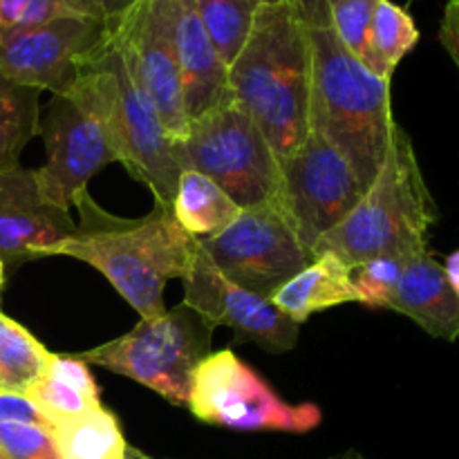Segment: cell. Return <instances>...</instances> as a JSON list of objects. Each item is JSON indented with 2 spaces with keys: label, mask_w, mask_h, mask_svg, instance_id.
<instances>
[{
  "label": "cell",
  "mask_w": 459,
  "mask_h": 459,
  "mask_svg": "<svg viewBox=\"0 0 459 459\" xmlns=\"http://www.w3.org/2000/svg\"><path fill=\"white\" fill-rule=\"evenodd\" d=\"M79 224L56 249L97 269L117 294L139 314L155 318L166 312L164 290L186 276L197 240L175 220L173 209L155 204L143 218H117L97 204L88 191L74 200Z\"/></svg>",
  "instance_id": "6da1fadb"
},
{
  "label": "cell",
  "mask_w": 459,
  "mask_h": 459,
  "mask_svg": "<svg viewBox=\"0 0 459 459\" xmlns=\"http://www.w3.org/2000/svg\"><path fill=\"white\" fill-rule=\"evenodd\" d=\"M227 88L254 117L281 164L307 139L312 52L307 25L290 0L255 9L249 34L227 67Z\"/></svg>",
  "instance_id": "7a4b0ae2"
},
{
  "label": "cell",
  "mask_w": 459,
  "mask_h": 459,
  "mask_svg": "<svg viewBox=\"0 0 459 459\" xmlns=\"http://www.w3.org/2000/svg\"><path fill=\"white\" fill-rule=\"evenodd\" d=\"M312 97L309 130L348 160L361 186L370 188L394 133L393 81L368 70L336 39L332 27H309Z\"/></svg>",
  "instance_id": "3957f363"
},
{
  "label": "cell",
  "mask_w": 459,
  "mask_h": 459,
  "mask_svg": "<svg viewBox=\"0 0 459 459\" xmlns=\"http://www.w3.org/2000/svg\"><path fill=\"white\" fill-rule=\"evenodd\" d=\"M65 94L101 119L119 161L130 178L151 188L155 204H173L182 175L175 160V142L134 79L108 22L97 48L79 61V76Z\"/></svg>",
  "instance_id": "277c9868"
},
{
  "label": "cell",
  "mask_w": 459,
  "mask_h": 459,
  "mask_svg": "<svg viewBox=\"0 0 459 459\" xmlns=\"http://www.w3.org/2000/svg\"><path fill=\"white\" fill-rule=\"evenodd\" d=\"M437 204L421 173L412 139L394 126L390 151L375 182L348 218L314 245L312 254H336L350 267L372 258H411L429 251Z\"/></svg>",
  "instance_id": "5b68a950"
},
{
  "label": "cell",
  "mask_w": 459,
  "mask_h": 459,
  "mask_svg": "<svg viewBox=\"0 0 459 459\" xmlns=\"http://www.w3.org/2000/svg\"><path fill=\"white\" fill-rule=\"evenodd\" d=\"M182 170L213 179L240 209L269 204L281 193V160L254 117L231 97L188 121L175 142Z\"/></svg>",
  "instance_id": "8992f818"
},
{
  "label": "cell",
  "mask_w": 459,
  "mask_h": 459,
  "mask_svg": "<svg viewBox=\"0 0 459 459\" xmlns=\"http://www.w3.org/2000/svg\"><path fill=\"white\" fill-rule=\"evenodd\" d=\"M213 327L188 305L142 318L126 334L79 357L152 390L173 406H186L193 372L211 354Z\"/></svg>",
  "instance_id": "52a82bcc"
},
{
  "label": "cell",
  "mask_w": 459,
  "mask_h": 459,
  "mask_svg": "<svg viewBox=\"0 0 459 459\" xmlns=\"http://www.w3.org/2000/svg\"><path fill=\"white\" fill-rule=\"evenodd\" d=\"M186 408L204 424L240 433H309L323 421L316 403H290L231 350L211 352L193 372Z\"/></svg>",
  "instance_id": "ba28073f"
},
{
  "label": "cell",
  "mask_w": 459,
  "mask_h": 459,
  "mask_svg": "<svg viewBox=\"0 0 459 459\" xmlns=\"http://www.w3.org/2000/svg\"><path fill=\"white\" fill-rule=\"evenodd\" d=\"M200 247L222 276L264 299L314 260L278 202L242 209L218 236L200 240Z\"/></svg>",
  "instance_id": "9c48e42d"
},
{
  "label": "cell",
  "mask_w": 459,
  "mask_h": 459,
  "mask_svg": "<svg viewBox=\"0 0 459 459\" xmlns=\"http://www.w3.org/2000/svg\"><path fill=\"white\" fill-rule=\"evenodd\" d=\"M363 195L366 188L348 160L314 130L281 164L276 202L309 251L348 218Z\"/></svg>",
  "instance_id": "30bf717a"
},
{
  "label": "cell",
  "mask_w": 459,
  "mask_h": 459,
  "mask_svg": "<svg viewBox=\"0 0 459 459\" xmlns=\"http://www.w3.org/2000/svg\"><path fill=\"white\" fill-rule=\"evenodd\" d=\"M134 79L155 106L173 142L188 133L182 72L173 36V0H133L108 18Z\"/></svg>",
  "instance_id": "8fae6325"
},
{
  "label": "cell",
  "mask_w": 459,
  "mask_h": 459,
  "mask_svg": "<svg viewBox=\"0 0 459 459\" xmlns=\"http://www.w3.org/2000/svg\"><path fill=\"white\" fill-rule=\"evenodd\" d=\"M39 133L45 142V164L34 169L40 191L52 204L70 211L79 193L99 170L119 161L106 126L74 97H52Z\"/></svg>",
  "instance_id": "7c38bea8"
},
{
  "label": "cell",
  "mask_w": 459,
  "mask_h": 459,
  "mask_svg": "<svg viewBox=\"0 0 459 459\" xmlns=\"http://www.w3.org/2000/svg\"><path fill=\"white\" fill-rule=\"evenodd\" d=\"M101 18L67 16L25 30L0 31V76L61 97L79 76V61L106 34Z\"/></svg>",
  "instance_id": "4fadbf2b"
},
{
  "label": "cell",
  "mask_w": 459,
  "mask_h": 459,
  "mask_svg": "<svg viewBox=\"0 0 459 459\" xmlns=\"http://www.w3.org/2000/svg\"><path fill=\"white\" fill-rule=\"evenodd\" d=\"M184 282V305L200 314L211 327H229L238 343H255L264 352H290L299 343L300 325L287 318L264 296L247 291L218 272L197 240L195 258Z\"/></svg>",
  "instance_id": "5bb4252c"
},
{
  "label": "cell",
  "mask_w": 459,
  "mask_h": 459,
  "mask_svg": "<svg viewBox=\"0 0 459 459\" xmlns=\"http://www.w3.org/2000/svg\"><path fill=\"white\" fill-rule=\"evenodd\" d=\"M76 222L70 211L52 204L36 182L34 169L0 173V260L21 264L27 260L56 255L72 238Z\"/></svg>",
  "instance_id": "9a60e30c"
},
{
  "label": "cell",
  "mask_w": 459,
  "mask_h": 459,
  "mask_svg": "<svg viewBox=\"0 0 459 459\" xmlns=\"http://www.w3.org/2000/svg\"><path fill=\"white\" fill-rule=\"evenodd\" d=\"M173 36L188 121L229 99L227 63L211 40L193 0H173Z\"/></svg>",
  "instance_id": "2e32d148"
},
{
  "label": "cell",
  "mask_w": 459,
  "mask_h": 459,
  "mask_svg": "<svg viewBox=\"0 0 459 459\" xmlns=\"http://www.w3.org/2000/svg\"><path fill=\"white\" fill-rule=\"evenodd\" d=\"M385 309L403 314L435 339H459V299L429 251L406 260Z\"/></svg>",
  "instance_id": "e0dca14e"
},
{
  "label": "cell",
  "mask_w": 459,
  "mask_h": 459,
  "mask_svg": "<svg viewBox=\"0 0 459 459\" xmlns=\"http://www.w3.org/2000/svg\"><path fill=\"white\" fill-rule=\"evenodd\" d=\"M269 300L296 325H303L323 309L359 303V294L352 282V267L336 254H318L307 267L278 287Z\"/></svg>",
  "instance_id": "ac0fdd59"
},
{
  "label": "cell",
  "mask_w": 459,
  "mask_h": 459,
  "mask_svg": "<svg viewBox=\"0 0 459 459\" xmlns=\"http://www.w3.org/2000/svg\"><path fill=\"white\" fill-rule=\"evenodd\" d=\"M27 397L34 402L49 429L101 406L97 381L79 354L52 352L48 370L27 390Z\"/></svg>",
  "instance_id": "d6986e66"
},
{
  "label": "cell",
  "mask_w": 459,
  "mask_h": 459,
  "mask_svg": "<svg viewBox=\"0 0 459 459\" xmlns=\"http://www.w3.org/2000/svg\"><path fill=\"white\" fill-rule=\"evenodd\" d=\"M170 209L179 227L195 240L218 236L242 211L213 179L197 170H182Z\"/></svg>",
  "instance_id": "ffe728a7"
},
{
  "label": "cell",
  "mask_w": 459,
  "mask_h": 459,
  "mask_svg": "<svg viewBox=\"0 0 459 459\" xmlns=\"http://www.w3.org/2000/svg\"><path fill=\"white\" fill-rule=\"evenodd\" d=\"M49 430L61 459H124L130 446L117 415L103 406Z\"/></svg>",
  "instance_id": "44dd1931"
},
{
  "label": "cell",
  "mask_w": 459,
  "mask_h": 459,
  "mask_svg": "<svg viewBox=\"0 0 459 459\" xmlns=\"http://www.w3.org/2000/svg\"><path fill=\"white\" fill-rule=\"evenodd\" d=\"M52 352L21 323L0 312V390L27 394L45 375Z\"/></svg>",
  "instance_id": "7402d4cb"
},
{
  "label": "cell",
  "mask_w": 459,
  "mask_h": 459,
  "mask_svg": "<svg viewBox=\"0 0 459 459\" xmlns=\"http://www.w3.org/2000/svg\"><path fill=\"white\" fill-rule=\"evenodd\" d=\"M420 43V30L406 7L393 0H377L370 27V61L368 70L393 81L399 63Z\"/></svg>",
  "instance_id": "603a6c76"
},
{
  "label": "cell",
  "mask_w": 459,
  "mask_h": 459,
  "mask_svg": "<svg viewBox=\"0 0 459 459\" xmlns=\"http://www.w3.org/2000/svg\"><path fill=\"white\" fill-rule=\"evenodd\" d=\"M40 92L0 76V173L16 169L22 148L39 134Z\"/></svg>",
  "instance_id": "cb8c5ba5"
},
{
  "label": "cell",
  "mask_w": 459,
  "mask_h": 459,
  "mask_svg": "<svg viewBox=\"0 0 459 459\" xmlns=\"http://www.w3.org/2000/svg\"><path fill=\"white\" fill-rule=\"evenodd\" d=\"M193 3L220 56L229 67L249 34L258 7L251 0H193Z\"/></svg>",
  "instance_id": "d4e9b609"
},
{
  "label": "cell",
  "mask_w": 459,
  "mask_h": 459,
  "mask_svg": "<svg viewBox=\"0 0 459 459\" xmlns=\"http://www.w3.org/2000/svg\"><path fill=\"white\" fill-rule=\"evenodd\" d=\"M377 0H339L330 12V27L352 56L368 67L370 61V27Z\"/></svg>",
  "instance_id": "484cf974"
},
{
  "label": "cell",
  "mask_w": 459,
  "mask_h": 459,
  "mask_svg": "<svg viewBox=\"0 0 459 459\" xmlns=\"http://www.w3.org/2000/svg\"><path fill=\"white\" fill-rule=\"evenodd\" d=\"M412 258V255H411ZM408 258H394V255H384V258H372L352 269L354 290L359 294V303L372 309H385L388 300L402 278L403 267Z\"/></svg>",
  "instance_id": "4316f807"
},
{
  "label": "cell",
  "mask_w": 459,
  "mask_h": 459,
  "mask_svg": "<svg viewBox=\"0 0 459 459\" xmlns=\"http://www.w3.org/2000/svg\"><path fill=\"white\" fill-rule=\"evenodd\" d=\"M67 16L88 13L76 0H0V31L25 30Z\"/></svg>",
  "instance_id": "83f0119b"
},
{
  "label": "cell",
  "mask_w": 459,
  "mask_h": 459,
  "mask_svg": "<svg viewBox=\"0 0 459 459\" xmlns=\"http://www.w3.org/2000/svg\"><path fill=\"white\" fill-rule=\"evenodd\" d=\"M0 448L4 459H61L52 430L43 426L0 421Z\"/></svg>",
  "instance_id": "f1b7e54d"
},
{
  "label": "cell",
  "mask_w": 459,
  "mask_h": 459,
  "mask_svg": "<svg viewBox=\"0 0 459 459\" xmlns=\"http://www.w3.org/2000/svg\"><path fill=\"white\" fill-rule=\"evenodd\" d=\"M0 421H7V424H31L49 429L45 417L40 415V411L34 406V402H31L27 394L4 393V390H0Z\"/></svg>",
  "instance_id": "f546056e"
},
{
  "label": "cell",
  "mask_w": 459,
  "mask_h": 459,
  "mask_svg": "<svg viewBox=\"0 0 459 459\" xmlns=\"http://www.w3.org/2000/svg\"><path fill=\"white\" fill-rule=\"evenodd\" d=\"M439 43L448 52L451 61L459 70V0H448L444 7L442 25H439Z\"/></svg>",
  "instance_id": "4dcf8cb0"
},
{
  "label": "cell",
  "mask_w": 459,
  "mask_h": 459,
  "mask_svg": "<svg viewBox=\"0 0 459 459\" xmlns=\"http://www.w3.org/2000/svg\"><path fill=\"white\" fill-rule=\"evenodd\" d=\"M300 21L309 27H330V12L339 0H290Z\"/></svg>",
  "instance_id": "1f68e13d"
},
{
  "label": "cell",
  "mask_w": 459,
  "mask_h": 459,
  "mask_svg": "<svg viewBox=\"0 0 459 459\" xmlns=\"http://www.w3.org/2000/svg\"><path fill=\"white\" fill-rule=\"evenodd\" d=\"M81 7L85 9V13L92 18H101V21H108V18L117 16V13L124 12L133 0H76Z\"/></svg>",
  "instance_id": "d6a6232c"
},
{
  "label": "cell",
  "mask_w": 459,
  "mask_h": 459,
  "mask_svg": "<svg viewBox=\"0 0 459 459\" xmlns=\"http://www.w3.org/2000/svg\"><path fill=\"white\" fill-rule=\"evenodd\" d=\"M442 267H444V273H446L448 285L453 287V291H455L457 299H459V249L453 251V254L448 255L446 263H444Z\"/></svg>",
  "instance_id": "836d02e7"
},
{
  "label": "cell",
  "mask_w": 459,
  "mask_h": 459,
  "mask_svg": "<svg viewBox=\"0 0 459 459\" xmlns=\"http://www.w3.org/2000/svg\"><path fill=\"white\" fill-rule=\"evenodd\" d=\"M327 459H366V457H363V453L354 451V448H348V451L336 453V455H332V457H327Z\"/></svg>",
  "instance_id": "e575fe53"
},
{
  "label": "cell",
  "mask_w": 459,
  "mask_h": 459,
  "mask_svg": "<svg viewBox=\"0 0 459 459\" xmlns=\"http://www.w3.org/2000/svg\"><path fill=\"white\" fill-rule=\"evenodd\" d=\"M124 459H155V457L146 455V453H142V451H139V448L128 446V453H126Z\"/></svg>",
  "instance_id": "d590c367"
},
{
  "label": "cell",
  "mask_w": 459,
  "mask_h": 459,
  "mask_svg": "<svg viewBox=\"0 0 459 459\" xmlns=\"http://www.w3.org/2000/svg\"><path fill=\"white\" fill-rule=\"evenodd\" d=\"M251 3H254L255 7H260V4H276V3H282V0H251Z\"/></svg>",
  "instance_id": "8d00e7d4"
},
{
  "label": "cell",
  "mask_w": 459,
  "mask_h": 459,
  "mask_svg": "<svg viewBox=\"0 0 459 459\" xmlns=\"http://www.w3.org/2000/svg\"><path fill=\"white\" fill-rule=\"evenodd\" d=\"M3 281H4V264L3 260H0V290H3Z\"/></svg>",
  "instance_id": "74e56055"
},
{
  "label": "cell",
  "mask_w": 459,
  "mask_h": 459,
  "mask_svg": "<svg viewBox=\"0 0 459 459\" xmlns=\"http://www.w3.org/2000/svg\"><path fill=\"white\" fill-rule=\"evenodd\" d=\"M0 459H4V453H3V448H0Z\"/></svg>",
  "instance_id": "f35d334b"
}]
</instances>
